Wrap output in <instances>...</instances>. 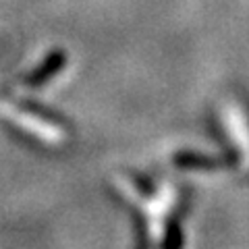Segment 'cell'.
Returning <instances> with one entry per match:
<instances>
[{
    "label": "cell",
    "mask_w": 249,
    "mask_h": 249,
    "mask_svg": "<svg viewBox=\"0 0 249 249\" xmlns=\"http://www.w3.org/2000/svg\"><path fill=\"white\" fill-rule=\"evenodd\" d=\"M62 62H65V54L62 52H54L52 56H48L46 58V62L42 65V69L40 71H36V73H31L29 77H27V83L25 85H29V88H37V85H42L48 77H52L54 73L58 71V69L62 67Z\"/></svg>",
    "instance_id": "obj_1"
}]
</instances>
